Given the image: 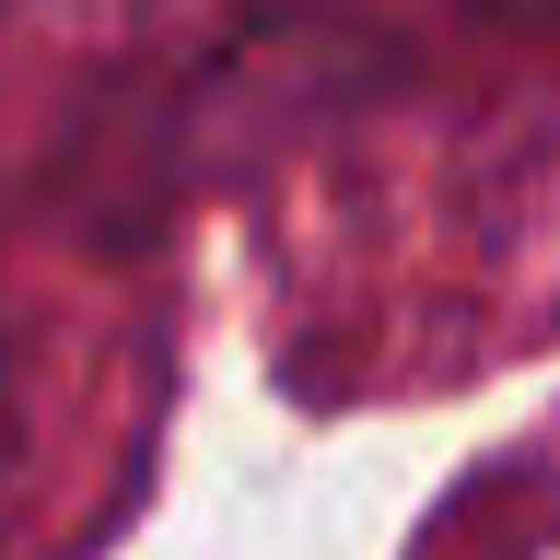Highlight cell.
I'll use <instances>...</instances> for the list:
<instances>
[{
	"label": "cell",
	"instance_id": "6da1fadb",
	"mask_svg": "<svg viewBox=\"0 0 560 560\" xmlns=\"http://www.w3.org/2000/svg\"><path fill=\"white\" fill-rule=\"evenodd\" d=\"M502 12H537V24H560V0H502Z\"/></svg>",
	"mask_w": 560,
	"mask_h": 560
}]
</instances>
